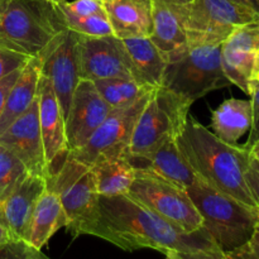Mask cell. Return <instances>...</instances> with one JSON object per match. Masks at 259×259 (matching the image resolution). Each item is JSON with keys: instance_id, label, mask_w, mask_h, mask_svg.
I'll return each mask as SVG.
<instances>
[{"instance_id": "36", "label": "cell", "mask_w": 259, "mask_h": 259, "mask_svg": "<svg viewBox=\"0 0 259 259\" xmlns=\"http://www.w3.org/2000/svg\"><path fill=\"white\" fill-rule=\"evenodd\" d=\"M230 2L243 5V7L248 8V9L253 10V12L259 14V0H230Z\"/></svg>"}, {"instance_id": "18", "label": "cell", "mask_w": 259, "mask_h": 259, "mask_svg": "<svg viewBox=\"0 0 259 259\" xmlns=\"http://www.w3.org/2000/svg\"><path fill=\"white\" fill-rule=\"evenodd\" d=\"M134 168H143L157 176L187 190L201 182L191 164L185 158L176 141H167L148 153L141 156H126Z\"/></svg>"}, {"instance_id": "24", "label": "cell", "mask_w": 259, "mask_h": 259, "mask_svg": "<svg viewBox=\"0 0 259 259\" xmlns=\"http://www.w3.org/2000/svg\"><path fill=\"white\" fill-rule=\"evenodd\" d=\"M252 126V101L229 99L220 104L211 114L212 133L229 144L238 141L250 131Z\"/></svg>"}, {"instance_id": "19", "label": "cell", "mask_w": 259, "mask_h": 259, "mask_svg": "<svg viewBox=\"0 0 259 259\" xmlns=\"http://www.w3.org/2000/svg\"><path fill=\"white\" fill-rule=\"evenodd\" d=\"M149 39L166 58L167 63L181 57L187 50V37L176 3L152 0V29Z\"/></svg>"}, {"instance_id": "1", "label": "cell", "mask_w": 259, "mask_h": 259, "mask_svg": "<svg viewBox=\"0 0 259 259\" xmlns=\"http://www.w3.org/2000/svg\"><path fill=\"white\" fill-rule=\"evenodd\" d=\"M83 235L98 237L126 252L149 248L163 254L168 250L223 253L204 228L184 232L126 194L99 195L95 214Z\"/></svg>"}, {"instance_id": "5", "label": "cell", "mask_w": 259, "mask_h": 259, "mask_svg": "<svg viewBox=\"0 0 259 259\" xmlns=\"http://www.w3.org/2000/svg\"><path fill=\"white\" fill-rule=\"evenodd\" d=\"M192 104L163 86L154 89L134 126L126 156H141L164 142L176 141L186 126Z\"/></svg>"}, {"instance_id": "41", "label": "cell", "mask_w": 259, "mask_h": 259, "mask_svg": "<svg viewBox=\"0 0 259 259\" xmlns=\"http://www.w3.org/2000/svg\"><path fill=\"white\" fill-rule=\"evenodd\" d=\"M171 2L176 3V4H187V3H190L191 0H171Z\"/></svg>"}, {"instance_id": "35", "label": "cell", "mask_w": 259, "mask_h": 259, "mask_svg": "<svg viewBox=\"0 0 259 259\" xmlns=\"http://www.w3.org/2000/svg\"><path fill=\"white\" fill-rule=\"evenodd\" d=\"M23 68H19V70H15L14 72L9 73L5 77L0 78V114H2L3 108L5 105V101H7L8 94H9L10 89L13 88V85L15 83V81L19 77L20 72H22Z\"/></svg>"}, {"instance_id": "27", "label": "cell", "mask_w": 259, "mask_h": 259, "mask_svg": "<svg viewBox=\"0 0 259 259\" xmlns=\"http://www.w3.org/2000/svg\"><path fill=\"white\" fill-rule=\"evenodd\" d=\"M58 8V7H57ZM62 19L65 22L67 29L73 30L83 37H106V35H114L111 25L109 23L106 14L88 15V17H80V15L71 14L60 9Z\"/></svg>"}, {"instance_id": "6", "label": "cell", "mask_w": 259, "mask_h": 259, "mask_svg": "<svg viewBox=\"0 0 259 259\" xmlns=\"http://www.w3.org/2000/svg\"><path fill=\"white\" fill-rule=\"evenodd\" d=\"M189 48L222 46L238 27L259 22V14L230 0H191L177 4Z\"/></svg>"}, {"instance_id": "40", "label": "cell", "mask_w": 259, "mask_h": 259, "mask_svg": "<svg viewBox=\"0 0 259 259\" xmlns=\"http://www.w3.org/2000/svg\"><path fill=\"white\" fill-rule=\"evenodd\" d=\"M254 78H255V80H257V81H259V60H258V63H257V67H255Z\"/></svg>"}, {"instance_id": "10", "label": "cell", "mask_w": 259, "mask_h": 259, "mask_svg": "<svg viewBox=\"0 0 259 259\" xmlns=\"http://www.w3.org/2000/svg\"><path fill=\"white\" fill-rule=\"evenodd\" d=\"M151 94L152 91L128 105L114 108L88 143L67 156L88 167L93 166L100 158L125 157L134 126Z\"/></svg>"}, {"instance_id": "22", "label": "cell", "mask_w": 259, "mask_h": 259, "mask_svg": "<svg viewBox=\"0 0 259 259\" xmlns=\"http://www.w3.org/2000/svg\"><path fill=\"white\" fill-rule=\"evenodd\" d=\"M121 40L131 60L134 80L146 88H161L167 61L158 48L148 37Z\"/></svg>"}, {"instance_id": "7", "label": "cell", "mask_w": 259, "mask_h": 259, "mask_svg": "<svg viewBox=\"0 0 259 259\" xmlns=\"http://www.w3.org/2000/svg\"><path fill=\"white\" fill-rule=\"evenodd\" d=\"M232 85L223 71L222 46L191 47L167 63L162 86L195 103L209 93Z\"/></svg>"}, {"instance_id": "13", "label": "cell", "mask_w": 259, "mask_h": 259, "mask_svg": "<svg viewBox=\"0 0 259 259\" xmlns=\"http://www.w3.org/2000/svg\"><path fill=\"white\" fill-rule=\"evenodd\" d=\"M111 110L93 81H78L65 118L68 153L85 146Z\"/></svg>"}, {"instance_id": "8", "label": "cell", "mask_w": 259, "mask_h": 259, "mask_svg": "<svg viewBox=\"0 0 259 259\" xmlns=\"http://www.w3.org/2000/svg\"><path fill=\"white\" fill-rule=\"evenodd\" d=\"M47 189L58 195L67 218V232L83 235L96 210L99 192L90 167L66 157L60 167L46 179Z\"/></svg>"}, {"instance_id": "20", "label": "cell", "mask_w": 259, "mask_h": 259, "mask_svg": "<svg viewBox=\"0 0 259 259\" xmlns=\"http://www.w3.org/2000/svg\"><path fill=\"white\" fill-rule=\"evenodd\" d=\"M103 7L116 38L149 37L152 0H103Z\"/></svg>"}, {"instance_id": "31", "label": "cell", "mask_w": 259, "mask_h": 259, "mask_svg": "<svg viewBox=\"0 0 259 259\" xmlns=\"http://www.w3.org/2000/svg\"><path fill=\"white\" fill-rule=\"evenodd\" d=\"M250 101H252V126L249 131L247 143L244 144L248 149L259 141V81L253 78L250 82Z\"/></svg>"}, {"instance_id": "39", "label": "cell", "mask_w": 259, "mask_h": 259, "mask_svg": "<svg viewBox=\"0 0 259 259\" xmlns=\"http://www.w3.org/2000/svg\"><path fill=\"white\" fill-rule=\"evenodd\" d=\"M47 2H50L51 4H53V5H60V4H62L63 2H66V0H47Z\"/></svg>"}, {"instance_id": "15", "label": "cell", "mask_w": 259, "mask_h": 259, "mask_svg": "<svg viewBox=\"0 0 259 259\" xmlns=\"http://www.w3.org/2000/svg\"><path fill=\"white\" fill-rule=\"evenodd\" d=\"M259 60V22L238 27L222 43V65L230 83L249 95Z\"/></svg>"}, {"instance_id": "28", "label": "cell", "mask_w": 259, "mask_h": 259, "mask_svg": "<svg viewBox=\"0 0 259 259\" xmlns=\"http://www.w3.org/2000/svg\"><path fill=\"white\" fill-rule=\"evenodd\" d=\"M28 175L23 162L0 144V199L9 194Z\"/></svg>"}, {"instance_id": "12", "label": "cell", "mask_w": 259, "mask_h": 259, "mask_svg": "<svg viewBox=\"0 0 259 259\" xmlns=\"http://www.w3.org/2000/svg\"><path fill=\"white\" fill-rule=\"evenodd\" d=\"M78 62L81 80H90L94 82L105 78H133L128 52L123 40L115 35H81Z\"/></svg>"}, {"instance_id": "34", "label": "cell", "mask_w": 259, "mask_h": 259, "mask_svg": "<svg viewBox=\"0 0 259 259\" xmlns=\"http://www.w3.org/2000/svg\"><path fill=\"white\" fill-rule=\"evenodd\" d=\"M167 259H225V254H212L207 252H176L168 250L164 253Z\"/></svg>"}, {"instance_id": "14", "label": "cell", "mask_w": 259, "mask_h": 259, "mask_svg": "<svg viewBox=\"0 0 259 259\" xmlns=\"http://www.w3.org/2000/svg\"><path fill=\"white\" fill-rule=\"evenodd\" d=\"M0 144L23 162L28 174L47 179L50 171L38 118V98L0 134Z\"/></svg>"}, {"instance_id": "38", "label": "cell", "mask_w": 259, "mask_h": 259, "mask_svg": "<svg viewBox=\"0 0 259 259\" xmlns=\"http://www.w3.org/2000/svg\"><path fill=\"white\" fill-rule=\"evenodd\" d=\"M249 153L252 154V156L254 157L255 159H258V161H259V141L255 142V143L253 144L252 147H250Z\"/></svg>"}, {"instance_id": "33", "label": "cell", "mask_w": 259, "mask_h": 259, "mask_svg": "<svg viewBox=\"0 0 259 259\" xmlns=\"http://www.w3.org/2000/svg\"><path fill=\"white\" fill-rule=\"evenodd\" d=\"M245 184H247L248 190L254 200L255 205L259 209V161L250 154L249 163H248L247 169H245Z\"/></svg>"}, {"instance_id": "9", "label": "cell", "mask_w": 259, "mask_h": 259, "mask_svg": "<svg viewBox=\"0 0 259 259\" xmlns=\"http://www.w3.org/2000/svg\"><path fill=\"white\" fill-rule=\"evenodd\" d=\"M126 195L184 232L194 233L202 228L201 217L186 190L148 169L136 168Z\"/></svg>"}, {"instance_id": "29", "label": "cell", "mask_w": 259, "mask_h": 259, "mask_svg": "<svg viewBox=\"0 0 259 259\" xmlns=\"http://www.w3.org/2000/svg\"><path fill=\"white\" fill-rule=\"evenodd\" d=\"M30 58L32 56L0 40V78L23 68Z\"/></svg>"}, {"instance_id": "4", "label": "cell", "mask_w": 259, "mask_h": 259, "mask_svg": "<svg viewBox=\"0 0 259 259\" xmlns=\"http://www.w3.org/2000/svg\"><path fill=\"white\" fill-rule=\"evenodd\" d=\"M65 29L57 5L47 0H0V40L32 57Z\"/></svg>"}, {"instance_id": "25", "label": "cell", "mask_w": 259, "mask_h": 259, "mask_svg": "<svg viewBox=\"0 0 259 259\" xmlns=\"http://www.w3.org/2000/svg\"><path fill=\"white\" fill-rule=\"evenodd\" d=\"M90 168L100 196L128 194L136 177V168L126 157L100 158Z\"/></svg>"}, {"instance_id": "37", "label": "cell", "mask_w": 259, "mask_h": 259, "mask_svg": "<svg viewBox=\"0 0 259 259\" xmlns=\"http://www.w3.org/2000/svg\"><path fill=\"white\" fill-rule=\"evenodd\" d=\"M10 242H15V240L13 239L12 235H10V233L8 232V230L5 229L2 224H0V248L4 247V245H7V244H9Z\"/></svg>"}, {"instance_id": "42", "label": "cell", "mask_w": 259, "mask_h": 259, "mask_svg": "<svg viewBox=\"0 0 259 259\" xmlns=\"http://www.w3.org/2000/svg\"><path fill=\"white\" fill-rule=\"evenodd\" d=\"M258 225H259V222H258Z\"/></svg>"}, {"instance_id": "21", "label": "cell", "mask_w": 259, "mask_h": 259, "mask_svg": "<svg viewBox=\"0 0 259 259\" xmlns=\"http://www.w3.org/2000/svg\"><path fill=\"white\" fill-rule=\"evenodd\" d=\"M67 227V218L56 192L46 189L33 210L27 244L39 252L60 229Z\"/></svg>"}, {"instance_id": "26", "label": "cell", "mask_w": 259, "mask_h": 259, "mask_svg": "<svg viewBox=\"0 0 259 259\" xmlns=\"http://www.w3.org/2000/svg\"><path fill=\"white\" fill-rule=\"evenodd\" d=\"M94 83L104 100L113 109L128 105L154 90L139 85L133 78H105L94 81Z\"/></svg>"}, {"instance_id": "32", "label": "cell", "mask_w": 259, "mask_h": 259, "mask_svg": "<svg viewBox=\"0 0 259 259\" xmlns=\"http://www.w3.org/2000/svg\"><path fill=\"white\" fill-rule=\"evenodd\" d=\"M225 259H259V225L247 243L229 253H225Z\"/></svg>"}, {"instance_id": "30", "label": "cell", "mask_w": 259, "mask_h": 259, "mask_svg": "<svg viewBox=\"0 0 259 259\" xmlns=\"http://www.w3.org/2000/svg\"><path fill=\"white\" fill-rule=\"evenodd\" d=\"M60 9L71 14L80 15V17H88V15L106 14L103 7V0H73V2H63L62 4L57 5Z\"/></svg>"}, {"instance_id": "17", "label": "cell", "mask_w": 259, "mask_h": 259, "mask_svg": "<svg viewBox=\"0 0 259 259\" xmlns=\"http://www.w3.org/2000/svg\"><path fill=\"white\" fill-rule=\"evenodd\" d=\"M46 189L45 177L28 175L9 194L0 199V224L15 242L27 244L33 210Z\"/></svg>"}, {"instance_id": "3", "label": "cell", "mask_w": 259, "mask_h": 259, "mask_svg": "<svg viewBox=\"0 0 259 259\" xmlns=\"http://www.w3.org/2000/svg\"><path fill=\"white\" fill-rule=\"evenodd\" d=\"M202 219V228L223 253L249 240L259 222V210L207 186L204 182L186 190Z\"/></svg>"}, {"instance_id": "11", "label": "cell", "mask_w": 259, "mask_h": 259, "mask_svg": "<svg viewBox=\"0 0 259 259\" xmlns=\"http://www.w3.org/2000/svg\"><path fill=\"white\" fill-rule=\"evenodd\" d=\"M80 37L78 33L65 29L37 55L40 61V73L52 82L65 118L76 86L81 80L78 62Z\"/></svg>"}, {"instance_id": "16", "label": "cell", "mask_w": 259, "mask_h": 259, "mask_svg": "<svg viewBox=\"0 0 259 259\" xmlns=\"http://www.w3.org/2000/svg\"><path fill=\"white\" fill-rule=\"evenodd\" d=\"M38 118L48 164V176L58 168L68 154L65 116L48 77L40 73L38 82Z\"/></svg>"}, {"instance_id": "23", "label": "cell", "mask_w": 259, "mask_h": 259, "mask_svg": "<svg viewBox=\"0 0 259 259\" xmlns=\"http://www.w3.org/2000/svg\"><path fill=\"white\" fill-rule=\"evenodd\" d=\"M40 77V61L37 56L30 58L23 67L19 77L8 94L0 114V134L30 108L38 95Z\"/></svg>"}, {"instance_id": "2", "label": "cell", "mask_w": 259, "mask_h": 259, "mask_svg": "<svg viewBox=\"0 0 259 259\" xmlns=\"http://www.w3.org/2000/svg\"><path fill=\"white\" fill-rule=\"evenodd\" d=\"M177 144L204 184L258 209L244 179L250 158L247 147L225 143L191 115Z\"/></svg>"}]
</instances>
